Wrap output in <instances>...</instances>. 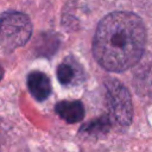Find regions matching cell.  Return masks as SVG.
I'll return each instance as SVG.
<instances>
[{"mask_svg": "<svg viewBox=\"0 0 152 152\" xmlns=\"http://www.w3.org/2000/svg\"><path fill=\"white\" fill-rule=\"evenodd\" d=\"M145 43L146 28L137 14L113 12L102 18L96 27L93 55L106 70L122 72L139 62Z\"/></svg>", "mask_w": 152, "mask_h": 152, "instance_id": "6da1fadb", "label": "cell"}, {"mask_svg": "<svg viewBox=\"0 0 152 152\" xmlns=\"http://www.w3.org/2000/svg\"><path fill=\"white\" fill-rule=\"evenodd\" d=\"M32 34L30 18L21 12L8 11L0 19V37L10 48L23 46Z\"/></svg>", "mask_w": 152, "mask_h": 152, "instance_id": "7a4b0ae2", "label": "cell"}, {"mask_svg": "<svg viewBox=\"0 0 152 152\" xmlns=\"http://www.w3.org/2000/svg\"><path fill=\"white\" fill-rule=\"evenodd\" d=\"M107 100L115 121L121 126H129L133 120V103L128 89L116 78L104 82Z\"/></svg>", "mask_w": 152, "mask_h": 152, "instance_id": "3957f363", "label": "cell"}, {"mask_svg": "<svg viewBox=\"0 0 152 152\" xmlns=\"http://www.w3.org/2000/svg\"><path fill=\"white\" fill-rule=\"evenodd\" d=\"M57 78L59 83L64 87H70L78 84L84 78V72L82 66L71 57L65 58L56 70Z\"/></svg>", "mask_w": 152, "mask_h": 152, "instance_id": "277c9868", "label": "cell"}, {"mask_svg": "<svg viewBox=\"0 0 152 152\" xmlns=\"http://www.w3.org/2000/svg\"><path fill=\"white\" fill-rule=\"evenodd\" d=\"M56 114L68 124H76L84 118V106L78 100L59 101L55 106Z\"/></svg>", "mask_w": 152, "mask_h": 152, "instance_id": "5b68a950", "label": "cell"}, {"mask_svg": "<svg viewBox=\"0 0 152 152\" xmlns=\"http://www.w3.org/2000/svg\"><path fill=\"white\" fill-rule=\"evenodd\" d=\"M27 88L37 101L46 100L51 94V82L46 74L32 71L27 76Z\"/></svg>", "mask_w": 152, "mask_h": 152, "instance_id": "8992f818", "label": "cell"}, {"mask_svg": "<svg viewBox=\"0 0 152 152\" xmlns=\"http://www.w3.org/2000/svg\"><path fill=\"white\" fill-rule=\"evenodd\" d=\"M112 127L110 119L107 115H101L99 118H95L86 124H83L80 127V134H83L86 137L91 138H99L103 137L108 133V131Z\"/></svg>", "mask_w": 152, "mask_h": 152, "instance_id": "52a82bcc", "label": "cell"}, {"mask_svg": "<svg viewBox=\"0 0 152 152\" xmlns=\"http://www.w3.org/2000/svg\"><path fill=\"white\" fill-rule=\"evenodd\" d=\"M2 76H4V70H2V68L0 66V80L2 78Z\"/></svg>", "mask_w": 152, "mask_h": 152, "instance_id": "ba28073f", "label": "cell"}]
</instances>
